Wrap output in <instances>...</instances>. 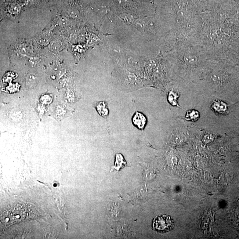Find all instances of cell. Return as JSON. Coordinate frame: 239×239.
I'll return each instance as SVG.
<instances>
[{
  "label": "cell",
  "instance_id": "cell-1",
  "mask_svg": "<svg viewBox=\"0 0 239 239\" xmlns=\"http://www.w3.org/2000/svg\"><path fill=\"white\" fill-rule=\"evenodd\" d=\"M30 206L17 205L4 212L2 218L5 226H10L15 223L27 221L33 217L34 213L31 212Z\"/></svg>",
  "mask_w": 239,
  "mask_h": 239
},
{
  "label": "cell",
  "instance_id": "cell-2",
  "mask_svg": "<svg viewBox=\"0 0 239 239\" xmlns=\"http://www.w3.org/2000/svg\"><path fill=\"white\" fill-rule=\"evenodd\" d=\"M175 222L172 217L167 215H160L155 217L152 222V229L160 234L172 231L175 227Z\"/></svg>",
  "mask_w": 239,
  "mask_h": 239
},
{
  "label": "cell",
  "instance_id": "cell-3",
  "mask_svg": "<svg viewBox=\"0 0 239 239\" xmlns=\"http://www.w3.org/2000/svg\"><path fill=\"white\" fill-rule=\"evenodd\" d=\"M132 122L135 126L143 131L147 124V118L142 113L136 111L132 118Z\"/></svg>",
  "mask_w": 239,
  "mask_h": 239
},
{
  "label": "cell",
  "instance_id": "cell-4",
  "mask_svg": "<svg viewBox=\"0 0 239 239\" xmlns=\"http://www.w3.org/2000/svg\"><path fill=\"white\" fill-rule=\"evenodd\" d=\"M95 108L98 114L104 118L107 119L109 116V110L108 104L106 102H97L95 104Z\"/></svg>",
  "mask_w": 239,
  "mask_h": 239
},
{
  "label": "cell",
  "instance_id": "cell-5",
  "mask_svg": "<svg viewBox=\"0 0 239 239\" xmlns=\"http://www.w3.org/2000/svg\"><path fill=\"white\" fill-rule=\"evenodd\" d=\"M37 81L38 78L36 76L33 74H29L26 78V85L29 88L34 87L37 83Z\"/></svg>",
  "mask_w": 239,
  "mask_h": 239
},
{
  "label": "cell",
  "instance_id": "cell-6",
  "mask_svg": "<svg viewBox=\"0 0 239 239\" xmlns=\"http://www.w3.org/2000/svg\"><path fill=\"white\" fill-rule=\"evenodd\" d=\"M199 117V113L194 110H190L187 112L186 118L187 120L195 121L198 119Z\"/></svg>",
  "mask_w": 239,
  "mask_h": 239
},
{
  "label": "cell",
  "instance_id": "cell-7",
  "mask_svg": "<svg viewBox=\"0 0 239 239\" xmlns=\"http://www.w3.org/2000/svg\"><path fill=\"white\" fill-rule=\"evenodd\" d=\"M177 96L176 93H175L173 91H171L168 94V99L169 102L173 106H178L177 103Z\"/></svg>",
  "mask_w": 239,
  "mask_h": 239
},
{
  "label": "cell",
  "instance_id": "cell-8",
  "mask_svg": "<svg viewBox=\"0 0 239 239\" xmlns=\"http://www.w3.org/2000/svg\"><path fill=\"white\" fill-rule=\"evenodd\" d=\"M61 43L60 41H54L49 44V49L53 51H60L62 49Z\"/></svg>",
  "mask_w": 239,
  "mask_h": 239
},
{
  "label": "cell",
  "instance_id": "cell-9",
  "mask_svg": "<svg viewBox=\"0 0 239 239\" xmlns=\"http://www.w3.org/2000/svg\"><path fill=\"white\" fill-rule=\"evenodd\" d=\"M66 112V111L65 109L63 106H58L56 109V116L58 118H63L64 115L65 114Z\"/></svg>",
  "mask_w": 239,
  "mask_h": 239
},
{
  "label": "cell",
  "instance_id": "cell-10",
  "mask_svg": "<svg viewBox=\"0 0 239 239\" xmlns=\"http://www.w3.org/2000/svg\"><path fill=\"white\" fill-rule=\"evenodd\" d=\"M184 60L187 63L193 64L196 62L197 58L194 56H186L185 57Z\"/></svg>",
  "mask_w": 239,
  "mask_h": 239
},
{
  "label": "cell",
  "instance_id": "cell-11",
  "mask_svg": "<svg viewBox=\"0 0 239 239\" xmlns=\"http://www.w3.org/2000/svg\"><path fill=\"white\" fill-rule=\"evenodd\" d=\"M38 43L41 46H46L49 44V40L46 38H40L38 40Z\"/></svg>",
  "mask_w": 239,
  "mask_h": 239
},
{
  "label": "cell",
  "instance_id": "cell-12",
  "mask_svg": "<svg viewBox=\"0 0 239 239\" xmlns=\"http://www.w3.org/2000/svg\"><path fill=\"white\" fill-rule=\"evenodd\" d=\"M67 99L70 101V102H74L75 98H74V95L73 92H71V91H69L67 93Z\"/></svg>",
  "mask_w": 239,
  "mask_h": 239
},
{
  "label": "cell",
  "instance_id": "cell-13",
  "mask_svg": "<svg viewBox=\"0 0 239 239\" xmlns=\"http://www.w3.org/2000/svg\"><path fill=\"white\" fill-rule=\"evenodd\" d=\"M213 106H214V109H215V110H216L217 111H224V110H226L225 109L226 108V106H225V105H223V103H220V106H218V105L215 103H214Z\"/></svg>",
  "mask_w": 239,
  "mask_h": 239
},
{
  "label": "cell",
  "instance_id": "cell-14",
  "mask_svg": "<svg viewBox=\"0 0 239 239\" xmlns=\"http://www.w3.org/2000/svg\"><path fill=\"white\" fill-rule=\"evenodd\" d=\"M50 97H51L49 96V95H44V96H42V97H41V99H40V101L44 103H49V102H50L52 101V99H47V98Z\"/></svg>",
  "mask_w": 239,
  "mask_h": 239
},
{
  "label": "cell",
  "instance_id": "cell-15",
  "mask_svg": "<svg viewBox=\"0 0 239 239\" xmlns=\"http://www.w3.org/2000/svg\"><path fill=\"white\" fill-rule=\"evenodd\" d=\"M67 24V21L65 19H61L60 20V25L61 26H66Z\"/></svg>",
  "mask_w": 239,
  "mask_h": 239
}]
</instances>
